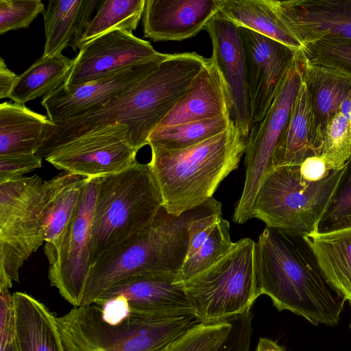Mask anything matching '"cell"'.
Wrapping results in <instances>:
<instances>
[{
    "label": "cell",
    "instance_id": "d6986e66",
    "mask_svg": "<svg viewBox=\"0 0 351 351\" xmlns=\"http://www.w3.org/2000/svg\"><path fill=\"white\" fill-rule=\"evenodd\" d=\"M221 0H145L143 34L154 42L180 41L205 29Z\"/></svg>",
    "mask_w": 351,
    "mask_h": 351
},
{
    "label": "cell",
    "instance_id": "8992f818",
    "mask_svg": "<svg viewBox=\"0 0 351 351\" xmlns=\"http://www.w3.org/2000/svg\"><path fill=\"white\" fill-rule=\"evenodd\" d=\"M162 207L149 163L136 160L98 178L92 219L91 265L101 254L149 224Z\"/></svg>",
    "mask_w": 351,
    "mask_h": 351
},
{
    "label": "cell",
    "instance_id": "ffe728a7",
    "mask_svg": "<svg viewBox=\"0 0 351 351\" xmlns=\"http://www.w3.org/2000/svg\"><path fill=\"white\" fill-rule=\"evenodd\" d=\"M230 115V101L222 75L208 58L184 95L156 128Z\"/></svg>",
    "mask_w": 351,
    "mask_h": 351
},
{
    "label": "cell",
    "instance_id": "4dcf8cb0",
    "mask_svg": "<svg viewBox=\"0 0 351 351\" xmlns=\"http://www.w3.org/2000/svg\"><path fill=\"white\" fill-rule=\"evenodd\" d=\"M232 121L230 115L156 128L147 145L165 149H178L212 138L226 130Z\"/></svg>",
    "mask_w": 351,
    "mask_h": 351
},
{
    "label": "cell",
    "instance_id": "8d00e7d4",
    "mask_svg": "<svg viewBox=\"0 0 351 351\" xmlns=\"http://www.w3.org/2000/svg\"><path fill=\"white\" fill-rule=\"evenodd\" d=\"M44 10L40 0H0V34L28 27Z\"/></svg>",
    "mask_w": 351,
    "mask_h": 351
},
{
    "label": "cell",
    "instance_id": "5bb4252c",
    "mask_svg": "<svg viewBox=\"0 0 351 351\" xmlns=\"http://www.w3.org/2000/svg\"><path fill=\"white\" fill-rule=\"evenodd\" d=\"M169 55L160 53L149 61L80 85L66 87L62 84L43 97L41 105L53 123L81 117L106 105L138 84L155 71Z\"/></svg>",
    "mask_w": 351,
    "mask_h": 351
},
{
    "label": "cell",
    "instance_id": "ba28073f",
    "mask_svg": "<svg viewBox=\"0 0 351 351\" xmlns=\"http://www.w3.org/2000/svg\"><path fill=\"white\" fill-rule=\"evenodd\" d=\"M182 284L197 322H221L251 310L261 296L256 242L240 239L214 265Z\"/></svg>",
    "mask_w": 351,
    "mask_h": 351
},
{
    "label": "cell",
    "instance_id": "ac0fdd59",
    "mask_svg": "<svg viewBox=\"0 0 351 351\" xmlns=\"http://www.w3.org/2000/svg\"><path fill=\"white\" fill-rule=\"evenodd\" d=\"M119 296L126 299L132 311L195 318L193 306L183 284L176 282L175 274L147 271L130 276L112 285L95 302Z\"/></svg>",
    "mask_w": 351,
    "mask_h": 351
},
{
    "label": "cell",
    "instance_id": "7c38bea8",
    "mask_svg": "<svg viewBox=\"0 0 351 351\" xmlns=\"http://www.w3.org/2000/svg\"><path fill=\"white\" fill-rule=\"evenodd\" d=\"M137 152L129 128L115 123L58 147L45 160L59 170L97 178L127 168Z\"/></svg>",
    "mask_w": 351,
    "mask_h": 351
},
{
    "label": "cell",
    "instance_id": "603a6c76",
    "mask_svg": "<svg viewBox=\"0 0 351 351\" xmlns=\"http://www.w3.org/2000/svg\"><path fill=\"white\" fill-rule=\"evenodd\" d=\"M12 298L16 351H65L56 317L45 305L23 292Z\"/></svg>",
    "mask_w": 351,
    "mask_h": 351
},
{
    "label": "cell",
    "instance_id": "5b68a950",
    "mask_svg": "<svg viewBox=\"0 0 351 351\" xmlns=\"http://www.w3.org/2000/svg\"><path fill=\"white\" fill-rule=\"evenodd\" d=\"M56 321L65 351H165L197 323L191 316L165 317L130 309L122 319L110 323L95 304L74 307Z\"/></svg>",
    "mask_w": 351,
    "mask_h": 351
},
{
    "label": "cell",
    "instance_id": "d6a6232c",
    "mask_svg": "<svg viewBox=\"0 0 351 351\" xmlns=\"http://www.w3.org/2000/svg\"><path fill=\"white\" fill-rule=\"evenodd\" d=\"M351 228V156L346 161L317 232L324 233ZM315 232V233H316Z\"/></svg>",
    "mask_w": 351,
    "mask_h": 351
},
{
    "label": "cell",
    "instance_id": "9a60e30c",
    "mask_svg": "<svg viewBox=\"0 0 351 351\" xmlns=\"http://www.w3.org/2000/svg\"><path fill=\"white\" fill-rule=\"evenodd\" d=\"M160 53L149 41L132 33L121 29L112 30L90 40L79 49L63 85L71 87L95 81L149 61Z\"/></svg>",
    "mask_w": 351,
    "mask_h": 351
},
{
    "label": "cell",
    "instance_id": "30bf717a",
    "mask_svg": "<svg viewBox=\"0 0 351 351\" xmlns=\"http://www.w3.org/2000/svg\"><path fill=\"white\" fill-rule=\"evenodd\" d=\"M302 80V62L297 53L264 118L252 126L245 152V179L232 221L243 224L252 218L253 203L266 176L272 169L276 147L287 127Z\"/></svg>",
    "mask_w": 351,
    "mask_h": 351
},
{
    "label": "cell",
    "instance_id": "4316f807",
    "mask_svg": "<svg viewBox=\"0 0 351 351\" xmlns=\"http://www.w3.org/2000/svg\"><path fill=\"white\" fill-rule=\"evenodd\" d=\"M53 122L24 104H0V155L36 154Z\"/></svg>",
    "mask_w": 351,
    "mask_h": 351
},
{
    "label": "cell",
    "instance_id": "e575fe53",
    "mask_svg": "<svg viewBox=\"0 0 351 351\" xmlns=\"http://www.w3.org/2000/svg\"><path fill=\"white\" fill-rule=\"evenodd\" d=\"M319 156L330 170L343 167L351 156L350 126L339 111L328 121L322 138Z\"/></svg>",
    "mask_w": 351,
    "mask_h": 351
},
{
    "label": "cell",
    "instance_id": "7bdbcfd3",
    "mask_svg": "<svg viewBox=\"0 0 351 351\" xmlns=\"http://www.w3.org/2000/svg\"><path fill=\"white\" fill-rule=\"evenodd\" d=\"M255 351H287L276 341L267 338L261 337L258 339Z\"/></svg>",
    "mask_w": 351,
    "mask_h": 351
},
{
    "label": "cell",
    "instance_id": "4fadbf2b",
    "mask_svg": "<svg viewBox=\"0 0 351 351\" xmlns=\"http://www.w3.org/2000/svg\"><path fill=\"white\" fill-rule=\"evenodd\" d=\"M242 40L252 123L265 116L298 52L247 28L239 27ZM299 53V52H298Z\"/></svg>",
    "mask_w": 351,
    "mask_h": 351
},
{
    "label": "cell",
    "instance_id": "60d3db41",
    "mask_svg": "<svg viewBox=\"0 0 351 351\" xmlns=\"http://www.w3.org/2000/svg\"><path fill=\"white\" fill-rule=\"evenodd\" d=\"M331 171L324 159L318 155L306 158L300 165L302 178L311 182L324 180L328 176Z\"/></svg>",
    "mask_w": 351,
    "mask_h": 351
},
{
    "label": "cell",
    "instance_id": "f1b7e54d",
    "mask_svg": "<svg viewBox=\"0 0 351 351\" xmlns=\"http://www.w3.org/2000/svg\"><path fill=\"white\" fill-rule=\"evenodd\" d=\"M73 59L62 53L38 58L18 75L10 99L25 104L40 97H45L63 84L73 65Z\"/></svg>",
    "mask_w": 351,
    "mask_h": 351
},
{
    "label": "cell",
    "instance_id": "d590c367",
    "mask_svg": "<svg viewBox=\"0 0 351 351\" xmlns=\"http://www.w3.org/2000/svg\"><path fill=\"white\" fill-rule=\"evenodd\" d=\"M231 328L230 319L197 322L174 339L165 351H212Z\"/></svg>",
    "mask_w": 351,
    "mask_h": 351
},
{
    "label": "cell",
    "instance_id": "8fae6325",
    "mask_svg": "<svg viewBox=\"0 0 351 351\" xmlns=\"http://www.w3.org/2000/svg\"><path fill=\"white\" fill-rule=\"evenodd\" d=\"M98 178H89L85 183L75 215L49 267L51 285L74 307L81 305L91 267L92 219Z\"/></svg>",
    "mask_w": 351,
    "mask_h": 351
},
{
    "label": "cell",
    "instance_id": "6da1fadb",
    "mask_svg": "<svg viewBox=\"0 0 351 351\" xmlns=\"http://www.w3.org/2000/svg\"><path fill=\"white\" fill-rule=\"evenodd\" d=\"M207 59L195 52L169 54L159 66L106 105L81 117L53 123L36 154L46 158L56 148L80 136L115 123L129 128L138 152L184 95Z\"/></svg>",
    "mask_w": 351,
    "mask_h": 351
},
{
    "label": "cell",
    "instance_id": "9c48e42d",
    "mask_svg": "<svg viewBox=\"0 0 351 351\" xmlns=\"http://www.w3.org/2000/svg\"><path fill=\"white\" fill-rule=\"evenodd\" d=\"M44 180L37 174L0 183V287L19 281V269L45 243Z\"/></svg>",
    "mask_w": 351,
    "mask_h": 351
},
{
    "label": "cell",
    "instance_id": "44dd1931",
    "mask_svg": "<svg viewBox=\"0 0 351 351\" xmlns=\"http://www.w3.org/2000/svg\"><path fill=\"white\" fill-rule=\"evenodd\" d=\"M89 178L63 171L43 185L44 252L51 265L62 237L75 215L85 183Z\"/></svg>",
    "mask_w": 351,
    "mask_h": 351
},
{
    "label": "cell",
    "instance_id": "f546056e",
    "mask_svg": "<svg viewBox=\"0 0 351 351\" xmlns=\"http://www.w3.org/2000/svg\"><path fill=\"white\" fill-rule=\"evenodd\" d=\"M145 0H106L99 5L95 16L87 24L77 49L106 32L121 29L136 30L143 15Z\"/></svg>",
    "mask_w": 351,
    "mask_h": 351
},
{
    "label": "cell",
    "instance_id": "2e32d148",
    "mask_svg": "<svg viewBox=\"0 0 351 351\" xmlns=\"http://www.w3.org/2000/svg\"><path fill=\"white\" fill-rule=\"evenodd\" d=\"M213 45L210 58L226 86L232 121L247 136L252 128L243 46L239 27L219 12L208 22Z\"/></svg>",
    "mask_w": 351,
    "mask_h": 351
},
{
    "label": "cell",
    "instance_id": "1f68e13d",
    "mask_svg": "<svg viewBox=\"0 0 351 351\" xmlns=\"http://www.w3.org/2000/svg\"><path fill=\"white\" fill-rule=\"evenodd\" d=\"M234 245L230 235V223L221 215L195 253L186 257L176 275V282L183 283L209 268L223 257Z\"/></svg>",
    "mask_w": 351,
    "mask_h": 351
},
{
    "label": "cell",
    "instance_id": "d4e9b609",
    "mask_svg": "<svg viewBox=\"0 0 351 351\" xmlns=\"http://www.w3.org/2000/svg\"><path fill=\"white\" fill-rule=\"evenodd\" d=\"M302 77L305 83L318 136L322 138L330 118L351 89V76L336 69L313 64L301 56Z\"/></svg>",
    "mask_w": 351,
    "mask_h": 351
},
{
    "label": "cell",
    "instance_id": "3957f363",
    "mask_svg": "<svg viewBox=\"0 0 351 351\" xmlns=\"http://www.w3.org/2000/svg\"><path fill=\"white\" fill-rule=\"evenodd\" d=\"M214 197L176 216L162 206L141 231L101 254L92 264L80 306L92 304L117 282L147 272L177 274L187 254L188 228L195 219L219 212Z\"/></svg>",
    "mask_w": 351,
    "mask_h": 351
},
{
    "label": "cell",
    "instance_id": "bcb514c9",
    "mask_svg": "<svg viewBox=\"0 0 351 351\" xmlns=\"http://www.w3.org/2000/svg\"><path fill=\"white\" fill-rule=\"evenodd\" d=\"M349 302H350V304L351 306V298L348 300ZM350 327H351V324H350Z\"/></svg>",
    "mask_w": 351,
    "mask_h": 351
},
{
    "label": "cell",
    "instance_id": "277c9868",
    "mask_svg": "<svg viewBox=\"0 0 351 351\" xmlns=\"http://www.w3.org/2000/svg\"><path fill=\"white\" fill-rule=\"evenodd\" d=\"M247 138L232 121L224 132L189 147L151 146L149 165L165 209L178 216L213 197L224 178L238 168Z\"/></svg>",
    "mask_w": 351,
    "mask_h": 351
},
{
    "label": "cell",
    "instance_id": "cb8c5ba5",
    "mask_svg": "<svg viewBox=\"0 0 351 351\" xmlns=\"http://www.w3.org/2000/svg\"><path fill=\"white\" fill-rule=\"evenodd\" d=\"M99 0H51L43 11L45 43L43 57L61 54L70 46L77 52V44Z\"/></svg>",
    "mask_w": 351,
    "mask_h": 351
},
{
    "label": "cell",
    "instance_id": "f35d334b",
    "mask_svg": "<svg viewBox=\"0 0 351 351\" xmlns=\"http://www.w3.org/2000/svg\"><path fill=\"white\" fill-rule=\"evenodd\" d=\"M42 158L36 154L0 155V183L16 179L42 167Z\"/></svg>",
    "mask_w": 351,
    "mask_h": 351
},
{
    "label": "cell",
    "instance_id": "7402d4cb",
    "mask_svg": "<svg viewBox=\"0 0 351 351\" xmlns=\"http://www.w3.org/2000/svg\"><path fill=\"white\" fill-rule=\"evenodd\" d=\"M321 145L308 93L302 77L288 123L273 154L272 169L300 166L306 158L319 156Z\"/></svg>",
    "mask_w": 351,
    "mask_h": 351
},
{
    "label": "cell",
    "instance_id": "484cf974",
    "mask_svg": "<svg viewBox=\"0 0 351 351\" xmlns=\"http://www.w3.org/2000/svg\"><path fill=\"white\" fill-rule=\"evenodd\" d=\"M329 286L351 298V228L304 236Z\"/></svg>",
    "mask_w": 351,
    "mask_h": 351
},
{
    "label": "cell",
    "instance_id": "836d02e7",
    "mask_svg": "<svg viewBox=\"0 0 351 351\" xmlns=\"http://www.w3.org/2000/svg\"><path fill=\"white\" fill-rule=\"evenodd\" d=\"M302 58L351 76V40L326 38L304 45Z\"/></svg>",
    "mask_w": 351,
    "mask_h": 351
},
{
    "label": "cell",
    "instance_id": "b9f144b4",
    "mask_svg": "<svg viewBox=\"0 0 351 351\" xmlns=\"http://www.w3.org/2000/svg\"><path fill=\"white\" fill-rule=\"evenodd\" d=\"M18 75L10 71L4 60H0V99L9 98L16 83Z\"/></svg>",
    "mask_w": 351,
    "mask_h": 351
},
{
    "label": "cell",
    "instance_id": "7a4b0ae2",
    "mask_svg": "<svg viewBox=\"0 0 351 351\" xmlns=\"http://www.w3.org/2000/svg\"><path fill=\"white\" fill-rule=\"evenodd\" d=\"M256 269L260 295H267L278 311L315 326L338 323L346 300L332 293L303 236L266 226L256 242Z\"/></svg>",
    "mask_w": 351,
    "mask_h": 351
},
{
    "label": "cell",
    "instance_id": "ee69618b",
    "mask_svg": "<svg viewBox=\"0 0 351 351\" xmlns=\"http://www.w3.org/2000/svg\"><path fill=\"white\" fill-rule=\"evenodd\" d=\"M339 111L348 121L351 129V89L343 99Z\"/></svg>",
    "mask_w": 351,
    "mask_h": 351
},
{
    "label": "cell",
    "instance_id": "74e56055",
    "mask_svg": "<svg viewBox=\"0 0 351 351\" xmlns=\"http://www.w3.org/2000/svg\"><path fill=\"white\" fill-rule=\"evenodd\" d=\"M253 315L251 310L232 317V328L212 351H250Z\"/></svg>",
    "mask_w": 351,
    "mask_h": 351
},
{
    "label": "cell",
    "instance_id": "f6af8a7d",
    "mask_svg": "<svg viewBox=\"0 0 351 351\" xmlns=\"http://www.w3.org/2000/svg\"><path fill=\"white\" fill-rule=\"evenodd\" d=\"M3 351H16L14 341L8 344Z\"/></svg>",
    "mask_w": 351,
    "mask_h": 351
},
{
    "label": "cell",
    "instance_id": "52a82bcc",
    "mask_svg": "<svg viewBox=\"0 0 351 351\" xmlns=\"http://www.w3.org/2000/svg\"><path fill=\"white\" fill-rule=\"evenodd\" d=\"M343 169L344 166L333 169L326 178L315 182L302 178L299 165L272 169L256 195L252 218L295 235L315 233Z\"/></svg>",
    "mask_w": 351,
    "mask_h": 351
},
{
    "label": "cell",
    "instance_id": "e0dca14e",
    "mask_svg": "<svg viewBox=\"0 0 351 351\" xmlns=\"http://www.w3.org/2000/svg\"><path fill=\"white\" fill-rule=\"evenodd\" d=\"M268 2L302 47L326 38L351 40V0H268Z\"/></svg>",
    "mask_w": 351,
    "mask_h": 351
},
{
    "label": "cell",
    "instance_id": "ab89813d",
    "mask_svg": "<svg viewBox=\"0 0 351 351\" xmlns=\"http://www.w3.org/2000/svg\"><path fill=\"white\" fill-rule=\"evenodd\" d=\"M9 288L0 287V351L14 341V309Z\"/></svg>",
    "mask_w": 351,
    "mask_h": 351
},
{
    "label": "cell",
    "instance_id": "83f0119b",
    "mask_svg": "<svg viewBox=\"0 0 351 351\" xmlns=\"http://www.w3.org/2000/svg\"><path fill=\"white\" fill-rule=\"evenodd\" d=\"M219 13L237 26L278 41L295 52L303 49L277 16L268 0H221Z\"/></svg>",
    "mask_w": 351,
    "mask_h": 351
}]
</instances>
